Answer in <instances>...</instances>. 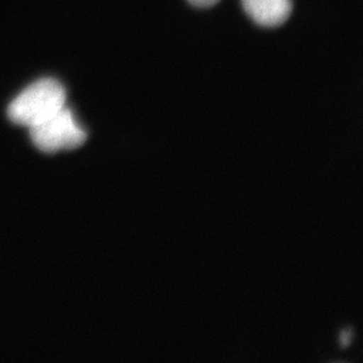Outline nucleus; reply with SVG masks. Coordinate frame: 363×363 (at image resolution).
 Masks as SVG:
<instances>
[{
	"instance_id": "nucleus-1",
	"label": "nucleus",
	"mask_w": 363,
	"mask_h": 363,
	"mask_svg": "<svg viewBox=\"0 0 363 363\" xmlns=\"http://www.w3.org/2000/svg\"><path fill=\"white\" fill-rule=\"evenodd\" d=\"M66 91L58 80L44 78L28 86L7 108V116L19 126H37L65 107Z\"/></svg>"
},
{
	"instance_id": "nucleus-2",
	"label": "nucleus",
	"mask_w": 363,
	"mask_h": 363,
	"mask_svg": "<svg viewBox=\"0 0 363 363\" xmlns=\"http://www.w3.org/2000/svg\"><path fill=\"white\" fill-rule=\"evenodd\" d=\"M28 130L33 144L45 153L76 150L87 139V134L77 123L72 111L66 106L48 121Z\"/></svg>"
},
{
	"instance_id": "nucleus-3",
	"label": "nucleus",
	"mask_w": 363,
	"mask_h": 363,
	"mask_svg": "<svg viewBox=\"0 0 363 363\" xmlns=\"http://www.w3.org/2000/svg\"><path fill=\"white\" fill-rule=\"evenodd\" d=\"M242 4L247 14L266 28L280 26L291 13V0H242Z\"/></svg>"
},
{
	"instance_id": "nucleus-4",
	"label": "nucleus",
	"mask_w": 363,
	"mask_h": 363,
	"mask_svg": "<svg viewBox=\"0 0 363 363\" xmlns=\"http://www.w3.org/2000/svg\"><path fill=\"white\" fill-rule=\"evenodd\" d=\"M189 1L194 6L211 7L219 3L220 0H189Z\"/></svg>"
}]
</instances>
